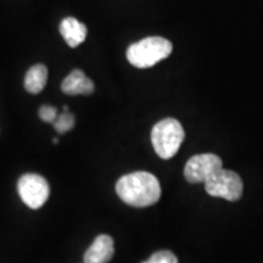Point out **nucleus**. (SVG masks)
<instances>
[{
	"instance_id": "f03ea898",
	"label": "nucleus",
	"mask_w": 263,
	"mask_h": 263,
	"mask_svg": "<svg viewBox=\"0 0 263 263\" xmlns=\"http://www.w3.org/2000/svg\"><path fill=\"white\" fill-rule=\"evenodd\" d=\"M173 45L162 37H147L132 44L127 50V59L137 68H149L171 55Z\"/></svg>"
},
{
	"instance_id": "ddd939ff",
	"label": "nucleus",
	"mask_w": 263,
	"mask_h": 263,
	"mask_svg": "<svg viewBox=\"0 0 263 263\" xmlns=\"http://www.w3.org/2000/svg\"><path fill=\"white\" fill-rule=\"evenodd\" d=\"M58 110L54 106H50V105H43V106L39 108V117L42 118V121L48 123H54L58 118Z\"/></svg>"
},
{
	"instance_id": "1a4fd4ad",
	"label": "nucleus",
	"mask_w": 263,
	"mask_h": 263,
	"mask_svg": "<svg viewBox=\"0 0 263 263\" xmlns=\"http://www.w3.org/2000/svg\"><path fill=\"white\" fill-rule=\"evenodd\" d=\"M60 33L68 47L76 48L87 38V26L74 17H66L60 24Z\"/></svg>"
},
{
	"instance_id": "39448f33",
	"label": "nucleus",
	"mask_w": 263,
	"mask_h": 263,
	"mask_svg": "<svg viewBox=\"0 0 263 263\" xmlns=\"http://www.w3.org/2000/svg\"><path fill=\"white\" fill-rule=\"evenodd\" d=\"M17 192L29 209L38 210L47 202L50 188L47 179L41 174L27 173L18 179Z\"/></svg>"
},
{
	"instance_id": "6e6552de",
	"label": "nucleus",
	"mask_w": 263,
	"mask_h": 263,
	"mask_svg": "<svg viewBox=\"0 0 263 263\" xmlns=\"http://www.w3.org/2000/svg\"><path fill=\"white\" fill-rule=\"evenodd\" d=\"M94 89L93 81L81 70L72 71L61 83V90L67 95H90Z\"/></svg>"
},
{
	"instance_id": "9d476101",
	"label": "nucleus",
	"mask_w": 263,
	"mask_h": 263,
	"mask_svg": "<svg viewBox=\"0 0 263 263\" xmlns=\"http://www.w3.org/2000/svg\"><path fill=\"white\" fill-rule=\"evenodd\" d=\"M48 81V68L43 64L32 66L25 77V88L28 93L39 94Z\"/></svg>"
},
{
	"instance_id": "423d86ee",
	"label": "nucleus",
	"mask_w": 263,
	"mask_h": 263,
	"mask_svg": "<svg viewBox=\"0 0 263 263\" xmlns=\"http://www.w3.org/2000/svg\"><path fill=\"white\" fill-rule=\"evenodd\" d=\"M223 168L222 160L215 154H200L190 159L184 168V177L192 184L203 183Z\"/></svg>"
},
{
	"instance_id": "7ed1b4c3",
	"label": "nucleus",
	"mask_w": 263,
	"mask_h": 263,
	"mask_svg": "<svg viewBox=\"0 0 263 263\" xmlns=\"http://www.w3.org/2000/svg\"><path fill=\"white\" fill-rule=\"evenodd\" d=\"M183 126L176 118H164L151 130V143L161 159L168 160L178 153L184 141Z\"/></svg>"
},
{
	"instance_id": "0eeeda50",
	"label": "nucleus",
	"mask_w": 263,
	"mask_h": 263,
	"mask_svg": "<svg viewBox=\"0 0 263 263\" xmlns=\"http://www.w3.org/2000/svg\"><path fill=\"white\" fill-rule=\"evenodd\" d=\"M115 254L114 239L110 235L97 236L83 256L84 263H108Z\"/></svg>"
},
{
	"instance_id": "f8f14e48",
	"label": "nucleus",
	"mask_w": 263,
	"mask_h": 263,
	"mask_svg": "<svg viewBox=\"0 0 263 263\" xmlns=\"http://www.w3.org/2000/svg\"><path fill=\"white\" fill-rule=\"evenodd\" d=\"M143 263H178V259L173 252L162 250V251H157L151 255L150 258Z\"/></svg>"
},
{
	"instance_id": "f257e3e1",
	"label": "nucleus",
	"mask_w": 263,
	"mask_h": 263,
	"mask_svg": "<svg viewBox=\"0 0 263 263\" xmlns=\"http://www.w3.org/2000/svg\"><path fill=\"white\" fill-rule=\"evenodd\" d=\"M116 193L127 205L149 207L161 197L159 179L149 172H133L121 177L116 183Z\"/></svg>"
},
{
	"instance_id": "4468645a",
	"label": "nucleus",
	"mask_w": 263,
	"mask_h": 263,
	"mask_svg": "<svg viewBox=\"0 0 263 263\" xmlns=\"http://www.w3.org/2000/svg\"><path fill=\"white\" fill-rule=\"evenodd\" d=\"M52 143H54V144L59 143V139H58V138H55V139H52Z\"/></svg>"
},
{
	"instance_id": "9b49d317",
	"label": "nucleus",
	"mask_w": 263,
	"mask_h": 263,
	"mask_svg": "<svg viewBox=\"0 0 263 263\" xmlns=\"http://www.w3.org/2000/svg\"><path fill=\"white\" fill-rule=\"evenodd\" d=\"M74 116L72 115L70 111H64L61 115H59L57 121L54 123V128L57 129L58 133L64 134L67 133L68 130H71L72 128L74 127Z\"/></svg>"
},
{
	"instance_id": "20e7f679",
	"label": "nucleus",
	"mask_w": 263,
	"mask_h": 263,
	"mask_svg": "<svg viewBox=\"0 0 263 263\" xmlns=\"http://www.w3.org/2000/svg\"><path fill=\"white\" fill-rule=\"evenodd\" d=\"M205 189L207 194L213 197L236 201L242 195L244 185L238 173L222 168L206 180Z\"/></svg>"
}]
</instances>
